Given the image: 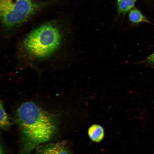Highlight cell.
Segmentation results:
<instances>
[{
  "instance_id": "obj_8",
  "label": "cell",
  "mask_w": 154,
  "mask_h": 154,
  "mask_svg": "<svg viewBox=\"0 0 154 154\" xmlns=\"http://www.w3.org/2000/svg\"><path fill=\"white\" fill-rule=\"evenodd\" d=\"M0 126L3 130H7L10 127L11 123L9 117L4 109L3 103L1 102L0 106Z\"/></svg>"
},
{
  "instance_id": "obj_2",
  "label": "cell",
  "mask_w": 154,
  "mask_h": 154,
  "mask_svg": "<svg viewBox=\"0 0 154 154\" xmlns=\"http://www.w3.org/2000/svg\"><path fill=\"white\" fill-rule=\"evenodd\" d=\"M60 25L49 22L42 25L27 34L21 42L20 54L24 59L36 62L47 59L63 45L67 35Z\"/></svg>"
},
{
  "instance_id": "obj_5",
  "label": "cell",
  "mask_w": 154,
  "mask_h": 154,
  "mask_svg": "<svg viewBox=\"0 0 154 154\" xmlns=\"http://www.w3.org/2000/svg\"><path fill=\"white\" fill-rule=\"evenodd\" d=\"M89 136L93 141L98 142L103 139L104 136V131L103 127L97 124L93 125L88 131Z\"/></svg>"
},
{
  "instance_id": "obj_3",
  "label": "cell",
  "mask_w": 154,
  "mask_h": 154,
  "mask_svg": "<svg viewBox=\"0 0 154 154\" xmlns=\"http://www.w3.org/2000/svg\"><path fill=\"white\" fill-rule=\"evenodd\" d=\"M33 0H0V18L2 26L11 29L27 21L40 8Z\"/></svg>"
},
{
  "instance_id": "obj_6",
  "label": "cell",
  "mask_w": 154,
  "mask_h": 154,
  "mask_svg": "<svg viewBox=\"0 0 154 154\" xmlns=\"http://www.w3.org/2000/svg\"><path fill=\"white\" fill-rule=\"evenodd\" d=\"M137 0H118L117 3L119 14H125L134 6Z\"/></svg>"
},
{
  "instance_id": "obj_9",
  "label": "cell",
  "mask_w": 154,
  "mask_h": 154,
  "mask_svg": "<svg viewBox=\"0 0 154 154\" xmlns=\"http://www.w3.org/2000/svg\"><path fill=\"white\" fill-rule=\"evenodd\" d=\"M139 63L147 64L154 66V52L144 59L139 61Z\"/></svg>"
},
{
  "instance_id": "obj_1",
  "label": "cell",
  "mask_w": 154,
  "mask_h": 154,
  "mask_svg": "<svg viewBox=\"0 0 154 154\" xmlns=\"http://www.w3.org/2000/svg\"><path fill=\"white\" fill-rule=\"evenodd\" d=\"M15 120L20 131L17 154H31L37 146L50 140L56 131L52 117L32 102L19 107Z\"/></svg>"
},
{
  "instance_id": "obj_7",
  "label": "cell",
  "mask_w": 154,
  "mask_h": 154,
  "mask_svg": "<svg viewBox=\"0 0 154 154\" xmlns=\"http://www.w3.org/2000/svg\"><path fill=\"white\" fill-rule=\"evenodd\" d=\"M129 17L130 21L134 23L141 22L150 23L149 20L137 9L131 10L129 13Z\"/></svg>"
},
{
  "instance_id": "obj_4",
  "label": "cell",
  "mask_w": 154,
  "mask_h": 154,
  "mask_svg": "<svg viewBox=\"0 0 154 154\" xmlns=\"http://www.w3.org/2000/svg\"><path fill=\"white\" fill-rule=\"evenodd\" d=\"M34 154H71L63 142L44 143L37 146Z\"/></svg>"
}]
</instances>
